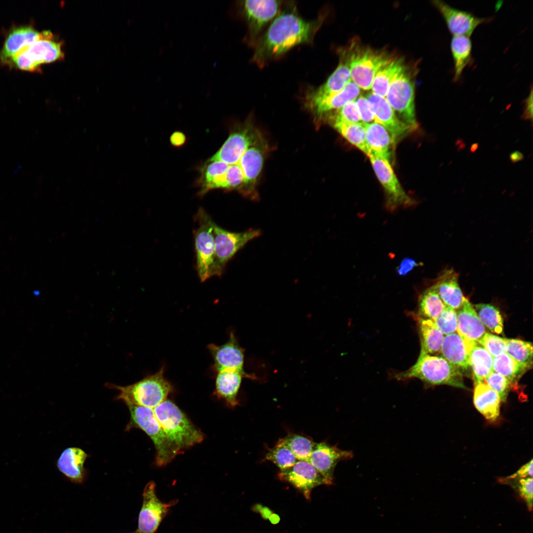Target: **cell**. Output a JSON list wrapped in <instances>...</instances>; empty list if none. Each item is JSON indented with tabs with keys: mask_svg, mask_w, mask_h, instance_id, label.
<instances>
[{
	"mask_svg": "<svg viewBox=\"0 0 533 533\" xmlns=\"http://www.w3.org/2000/svg\"><path fill=\"white\" fill-rule=\"evenodd\" d=\"M323 20L319 16L307 20L293 1L284 4L254 46L253 62L262 67L298 45L312 43Z\"/></svg>",
	"mask_w": 533,
	"mask_h": 533,
	"instance_id": "1",
	"label": "cell"
},
{
	"mask_svg": "<svg viewBox=\"0 0 533 533\" xmlns=\"http://www.w3.org/2000/svg\"><path fill=\"white\" fill-rule=\"evenodd\" d=\"M153 410L168 440L180 453L203 440L202 432L172 401L166 399Z\"/></svg>",
	"mask_w": 533,
	"mask_h": 533,
	"instance_id": "2",
	"label": "cell"
},
{
	"mask_svg": "<svg viewBox=\"0 0 533 533\" xmlns=\"http://www.w3.org/2000/svg\"><path fill=\"white\" fill-rule=\"evenodd\" d=\"M394 376L399 381L418 378L429 386L445 384L466 389L462 373L459 369L441 356L421 351L414 365Z\"/></svg>",
	"mask_w": 533,
	"mask_h": 533,
	"instance_id": "3",
	"label": "cell"
},
{
	"mask_svg": "<svg viewBox=\"0 0 533 533\" xmlns=\"http://www.w3.org/2000/svg\"><path fill=\"white\" fill-rule=\"evenodd\" d=\"M106 386L118 392L116 399L127 405L154 409L166 399L172 386L164 377L162 367L155 374L148 376L133 384L120 386L107 383Z\"/></svg>",
	"mask_w": 533,
	"mask_h": 533,
	"instance_id": "4",
	"label": "cell"
},
{
	"mask_svg": "<svg viewBox=\"0 0 533 533\" xmlns=\"http://www.w3.org/2000/svg\"><path fill=\"white\" fill-rule=\"evenodd\" d=\"M127 406L130 419L126 426V430L138 428L144 431L154 445L156 465L161 466L167 464L180 453L168 440L153 409L131 405Z\"/></svg>",
	"mask_w": 533,
	"mask_h": 533,
	"instance_id": "5",
	"label": "cell"
},
{
	"mask_svg": "<svg viewBox=\"0 0 533 533\" xmlns=\"http://www.w3.org/2000/svg\"><path fill=\"white\" fill-rule=\"evenodd\" d=\"M64 57L62 42L56 39L51 31H44L41 38L23 47L6 64L23 71L37 72L41 65Z\"/></svg>",
	"mask_w": 533,
	"mask_h": 533,
	"instance_id": "6",
	"label": "cell"
},
{
	"mask_svg": "<svg viewBox=\"0 0 533 533\" xmlns=\"http://www.w3.org/2000/svg\"><path fill=\"white\" fill-rule=\"evenodd\" d=\"M284 1L276 0H248L237 4L239 14L248 28L246 41L253 47L267 26L280 13Z\"/></svg>",
	"mask_w": 533,
	"mask_h": 533,
	"instance_id": "7",
	"label": "cell"
},
{
	"mask_svg": "<svg viewBox=\"0 0 533 533\" xmlns=\"http://www.w3.org/2000/svg\"><path fill=\"white\" fill-rule=\"evenodd\" d=\"M198 227L194 233L196 258V268L200 280L205 281L213 276L215 259V223L203 209H199L196 215Z\"/></svg>",
	"mask_w": 533,
	"mask_h": 533,
	"instance_id": "8",
	"label": "cell"
},
{
	"mask_svg": "<svg viewBox=\"0 0 533 533\" xmlns=\"http://www.w3.org/2000/svg\"><path fill=\"white\" fill-rule=\"evenodd\" d=\"M399 119L412 130L418 127L415 105V85L403 67L396 75L385 97Z\"/></svg>",
	"mask_w": 533,
	"mask_h": 533,
	"instance_id": "9",
	"label": "cell"
},
{
	"mask_svg": "<svg viewBox=\"0 0 533 533\" xmlns=\"http://www.w3.org/2000/svg\"><path fill=\"white\" fill-rule=\"evenodd\" d=\"M213 231L215 251L213 276H221L228 261L246 243L261 235L258 229L233 232L221 228L216 224Z\"/></svg>",
	"mask_w": 533,
	"mask_h": 533,
	"instance_id": "10",
	"label": "cell"
},
{
	"mask_svg": "<svg viewBox=\"0 0 533 533\" xmlns=\"http://www.w3.org/2000/svg\"><path fill=\"white\" fill-rule=\"evenodd\" d=\"M262 136L260 131L250 122L237 126L208 161H221L230 165H238L245 151Z\"/></svg>",
	"mask_w": 533,
	"mask_h": 533,
	"instance_id": "11",
	"label": "cell"
},
{
	"mask_svg": "<svg viewBox=\"0 0 533 533\" xmlns=\"http://www.w3.org/2000/svg\"><path fill=\"white\" fill-rule=\"evenodd\" d=\"M389 60L382 54L367 49L353 54L348 63L352 81L360 89H371L377 71Z\"/></svg>",
	"mask_w": 533,
	"mask_h": 533,
	"instance_id": "12",
	"label": "cell"
},
{
	"mask_svg": "<svg viewBox=\"0 0 533 533\" xmlns=\"http://www.w3.org/2000/svg\"><path fill=\"white\" fill-rule=\"evenodd\" d=\"M369 158L375 173L384 190L388 206L391 209H394L400 205L413 204L414 200L401 186L389 161L376 156L371 155Z\"/></svg>",
	"mask_w": 533,
	"mask_h": 533,
	"instance_id": "13",
	"label": "cell"
},
{
	"mask_svg": "<svg viewBox=\"0 0 533 533\" xmlns=\"http://www.w3.org/2000/svg\"><path fill=\"white\" fill-rule=\"evenodd\" d=\"M173 503L160 501L156 495L155 483L149 482L143 491L137 531L139 533H155Z\"/></svg>",
	"mask_w": 533,
	"mask_h": 533,
	"instance_id": "14",
	"label": "cell"
},
{
	"mask_svg": "<svg viewBox=\"0 0 533 533\" xmlns=\"http://www.w3.org/2000/svg\"><path fill=\"white\" fill-rule=\"evenodd\" d=\"M278 477L299 490L306 499L310 498L315 487L327 485L324 477L308 460H298L291 467L280 470Z\"/></svg>",
	"mask_w": 533,
	"mask_h": 533,
	"instance_id": "15",
	"label": "cell"
},
{
	"mask_svg": "<svg viewBox=\"0 0 533 533\" xmlns=\"http://www.w3.org/2000/svg\"><path fill=\"white\" fill-rule=\"evenodd\" d=\"M433 4L442 15L453 36L470 37L478 26L491 19L478 17L469 12L453 7L442 0H433Z\"/></svg>",
	"mask_w": 533,
	"mask_h": 533,
	"instance_id": "16",
	"label": "cell"
},
{
	"mask_svg": "<svg viewBox=\"0 0 533 533\" xmlns=\"http://www.w3.org/2000/svg\"><path fill=\"white\" fill-rule=\"evenodd\" d=\"M353 456L351 451L343 450L322 442L315 443L308 461L324 477L327 485H331L338 463L350 459Z\"/></svg>",
	"mask_w": 533,
	"mask_h": 533,
	"instance_id": "17",
	"label": "cell"
},
{
	"mask_svg": "<svg viewBox=\"0 0 533 533\" xmlns=\"http://www.w3.org/2000/svg\"><path fill=\"white\" fill-rule=\"evenodd\" d=\"M267 144L262 136L245 151L238 165L245 178V184L241 192L245 196L253 194L257 179L262 171Z\"/></svg>",
	"mask_w": 533,
	"mask_h": 533,
	"instance_id": "18",
	"label": "cell"
},
{
	"mask_svg": "<svg viewBox=\"0 0 533 533\" xmlns=\"http://www.w3.org/2000/svg\"><path fill=\"white\" fill-rule=\"evenodd\" d=\"M375 116V122L383 126L390 134L393 142L412 130L402 121L385 97L372 92L366 94Z\"/></svg>",
	"mask_w": 533,
	"mask_h": 533,
	"instance_id": "19",
	"label": "cell"
},
{
	"mask_svg": "<svg viewBox=\"0 0 533 533\" xmlns=\"http://www.w3.org/2000/svg\"><path fill=\"white\" fill-rule=\"evenodd\" d=\"M208 348L213 356L214 367L217 372L232 370L245 373L243 370L244 350L239 345L233 333H230L229 340L225 344H209Z\"/></svg>",
	"mask_w": 533,
	"mask_h": 533,
	"instance_id": "20",
	"label": "cell"
},
{
	"mask_svg": "<svg viewBox=\"0 0 533 533\" xmlns=\"http://www.w3.org/2000/svg\"><path fill=\"white\" fill-rule=\"evenodd\" d=\"M351 80L348 63L340 62L323 84L307 90L305 96V104L319 101L339 92Z\"/></svg>",
	"mask_w": 533,
	"mask_h": 533,
	"instance_id": "21",
	"label": "cell"
},
{
	"mask_svg": "<svg viewBox=\"0 0 533 533\" xmlns=\"http://www.w3.org/2000/svg\"><path fill=\"white\" fill-rule=\"evenodd\" d=\"M456 311L457 333L463 340L478 342L486 331L473 305L466 299L462 305Z\"/></svg>",
	"mask_w": 533,
	"mask_h": 533,
	"instance_id": "22",
	"label": "cell"
},
{
	"mask_svg": "<svg viewBox=\"0 0 533 533\" xmlns=\"http://www.w3.org/2000/svg\"><path fill=\"white\" fill-rule=\"evenodd\" d=\"M43 31L39 32L30 26L13 29L8 34L0 51V62H7L21 49L41 38Z\"/></svg>",
	"mask_w": 533,
	"mask_h": 533,
	"instance_id": "23",
	"label": "cell"
},
{
	"mask_svg": "<svg viewBox=\"0 0 533 533\" xmlns=\"http://www.w3.org/2000/svg\"><path fill=\"white\" fill-rule=\"evenodd\" d=\"M458 274L453 269L444 270L433 285L444 304L456 310L466 299L458 282Z\"/></svg>",
	"mask_w": 533,
	"mask_h": 533,
	"instance_id": "24",
	"label": "cell"
},
{
	"mask_svg": "<svg viewBox=\"0 0 533 533\" xmlns=\"http://www.w3.org/2000/svg\"><path fill=\"white\" fill-rule=\"evenodd\" d=\"M88 457L81 449L69 447L65 449L58 459L57 466L59 471L76 483H82L85 477L84 464Z\"/></svg>",
	"mask_w": 533,
	"mask_h": 533,
	"instance_id": "25",
	"label": "cell"
},
{
	"mask_svg": "<svg viewBox=\"0 0 533 533\" xmlns=\"http://www.w3.org/2000/svg\"><path fill=\"white\" fill-rule=\"evenodd\" d=\"M363 124L368 150L367 156H378L389 161L391 149L394 145L389 133L383 126L377 122Z\"/></svg>",
	"mask_w": 533,
	"mask_h": 533,
	"instance_id": "26",
	"label": "cell"
},
{
	"mask_svg": "<svg viewBox=\"0 0 533 533\" xmlns=\"http://www.w3.org/2000/svg\"><path fill=\"white\" fill-rule=\"evenodd\" d=\"M246 373L227 370L217 372L215 381V393L232 408L238 405L237 399L243 377H250Z\"/></svg>",
	"mask_w": 533,
	"mask_h": 533,
	"instance_id": "27",
	"label": "cell"
},
{
	"mask_svg": "<svg viewBox=\"0 0 533 533\" xmlns=\"http://www.w3.org/2000/svg\"><path fill=\"white\" fill-rule=\"evenodd\" d=\"M440 353L461 373H465L470 369L465 342L457 332L444 336Z\"/></svg>",
	"mask_w": 533,
	"mask_h": 533,
	"instance_id": "28",
	"label": "cell"
},
{
	"mask_svg": "<svg viewBox=\"0 0 533 533\" xmlns=\"http://www.w3.org/2000/svg\"><path fill=\"white\" fill-rule=\"evenodd\" d=\"M463 340L474 383L484 382L486 378L493 371V357L478 342Z\"/></svg>",
	"mask_w": 533,
	"mask_h": 533,
	"instance_id": "29",
	"label": "cell"
},
{
	"mask_svg": "<svg viewBox=\"0 0 533 533\" xmlns=\"http://www.w3.org/2000/svg\"><path fill=\"white\" fill-rule=\"evenodd\" d=\"M500 400L496 392L484 382L474 383L473 403L488 420L495 421L500 414Z\"/></svg>",
	"mask_w": 533,
	"mask_h": 533,
	"instance_id": "30",
	"label": "cell"
},
{
	"mask_svg": "<svg viewBox=\"0 0 533 533\" xmlns=\"http://www.w3.org/2000/svg\"><path fill=\"white\" fill-rule=\"evenodd\" d=\"M360 93V89L351 80L339 92L305 105L315 114L321 116L328 112L341 108L351 101L355 100Z\"/></svg>",
	"mask_w": 533,
	"mask_h": 533,
	"instance_id": "31",
	"label": "cell"
},
{
	"mask_svg": "<svg viewBox=\"0 0 533 533\" xmlns=\"http://www.w3.org/2000/svg\"><path fill=\"white\" fill-rule=\"evenodd\" d=\"M229 165L221 161H207L201 169L197 184L200 187L199 194L204 195L211 190H226V174Z\"/></svg>",
	"mask_w": 533,
	"mask_h": 533,
	"instance_id": "32",
	"label": "cell"
},
{
	"mask_svg": "<svg viewBox=\"0 0 533 533\" xmlns=\"http://www.w3.org/2000/svg\"><path fill=\"white\" fill-rule=\"evenodd\" d=\"M419 326L421 352L434 355L440 353L444 335L433 320L415 315Z\"/></svg>",
	"mask_w": 533,
	"mask_h": 533,
	"instance_id": "33",
	"label": "cell"
},
{
	"mask_svg": "<svg viewBox=\"0 0 533 533\" xmlns=\"http://www.w3.org/2000/svg\"><path fill=\"white\" fill-rule=\"evenodd\" d=\"M451 50L454 61V81H458L464 68L471 59L472 42L469 37L453 36L451 41Z\"/></svg>",
	"mask_w": 533,
	"mask_h": 533,
	"instance_id": "34",
	"label": "cell"
},
{
	"mask_svg": "<svg viewBox=\"0 0 533 533\" xmlns=\"http://www.w3.org/2000/svg\"><path fill=\"white\" fill-rule=\"evenodd\" d=\"M399 60H389L377 71L372 85V93L385 97L392 80L403 68Z\"/></svg>",
	"mask_w": 533,
	"mask_h": 533,
	"instance_id": "35",
	"label": "cell"
},
{
	"mask_svg": "<svg viewBox=\"0 0 533 533\" xmlns=\"http://www.w3.org/2000/svg\"><path fill=\"white\" fill-rule=\"evenodd\" d=\"M529 370L506 352L493 357V371L506 378L512 385Z\"/></svg>",
	"mask_w": 533,
	"mask_h": 533,
	"instance_id": "36",
	"label": "cell"
},
{
	"mask_svg": "<svg viewBox=\"0 0 533 533\" xmlns=\"http://www.w3.org/2000/svg\"><path fill=\"white\" fill-rule=\"evenodd\" d=\"M333 126L347 141L368 155L365 129L363 123L333 120Z\"/></svg>",
	"mask_w": 533,
	"mask_h": 533,
	"instance_id": "37",
	"label": "cell"
},
{
	"mask_svg": "<svg viewBox=\"0 0 533 533\" xmlns=\"http://www.w3.org/2000/svg\"><path fill=\"white\" fill-rule=\"evenodd\" d=\"M446 306L432 286L420 296L419 302L418 314L417 315L434 321Z\"/></svg>",
	"mask_w": 533,
	"mask_h": 533,
	"instance_id": "38",
	"label": "cell"
},
{
	"mask_svg": "<svg viewBox=\"0 0 533 533\" xmlns=\"http://www.w3.org/2000/svg\"><path fill=\"white\" fill-rule=\"evenodd\" d=\"M474 308L485 327L493 333H503V318L496 307L490 304H479L474 305Z\"/></svg>",
	"mask_w": 533,
	"mask_h": 533,
	"instance_id": "39",
	"label": "cell"
},
{
	"mask_svg": "<svg viewBox=\"0 0 533 533\" xmlns=\"http://www.w3.org/2000/svg\"><path fill=\"white\" fill-rule=\"evenodd\" d=\"M281 439L299 460H308L316 443L308 437L294 433Z\"/></svg>",
	"mask_w": 533,
	"mask_h": 533,
	"instance_id": "40",
	"label": "cell"
},
{
	"mask_svg": "<svg viewBox=\"0 0 533 533\" xmlns=\"http://www.w3.org/2000/svg\"><path fill=\"white\" fill-rule=\"evenodd\" d=\"M506 353L519 363L529 369L533 366V344L532 343L518 339L505 338Z\"/></svg>",
	"mask_w": 533,
	"mask_h": 533,
	"instance_id": "41",
	"label": "cell"
},
{
	"mask_svg": "<svg viewBox=\"0 0 533 533\" xmlns=\"http://www.w3.org/2000/svg\"><path fill=\"white\" fill-rule=\"evenodd\" d=\"M265 460L273 462L280 470L291 467L298 460L281 439L273 448L268 450Z\"/></svg>",
	"mask_w": 533,
	"mask_h": 533,
	"instance_id": "42",
	"label": "cell"
},
{
	"mask_svg": "<svg viewBox=\"0 0 533 533\" xmlns=\"http://www.w3.org/2000/svg\"><path fill=\"white\" fill-rule=\"evenodd\" d=\"M484 382L496 392L501 402H506L512 385L506 378L493 371L486 378Z\"/></svg>",
	"mask_w": 533,
	"mask_h": 533,
	"instance_id": "43",
	"label": "cell"
},
{
	"mask_svg": "<svg viewBox=\"0 0 533 533\" xmlns=\"http://www.w3.org/2000/svg\"><path fill=\"white\" fill-rule=\"evenodd\" d=\"M434 321L437 328L444 336L457 332L456 311L449 306L446 305Z\"/></svg>",
	"mask_w": 533,
	"mask_h": 533,
	"instance_id": "44",
	"label": "cell"
},
{
	"mask_svg": "<svg viewBox=\"0 0 533 533\" xmlns=\"http://www.w3.org/2000/svg\"><path fill=\"white\" fill-rule=\"evenodd\" d=\"M478 343L493 357L506 352L505 338L486 332Z\"/></svg>",
	"mask_w": 533,
	"mask_h": 533,
	"instance_id": "45",
	"label": "cell"
},
{
	"mask_svg": "<svg viewBox=\"0 0 533 533\" xmlns=\"http://www.w3.org/2000/svg\"><path fill=\"white\" fill-rule=\"evenodd\" d=\"M336 111L333 120L349 123H362L355 100L347 103Z\"/></svg>",
	"mask_w": 533,
	"mask_h": 533,
	"instance_id": "46",
	"label": "cell"
},
{
	"mask_svg": "<svg viewBox=\"0 0 533 533\" xmlns=\"http://www.w3.org/2000/svg\"><path fill=\"white\" fill-rule=\"evenodd\" d=\"M516 487L520 495L526 502L530 510L533 506V477L521 478L518 480Z\"/></svg>",
	"mask_w": 533,
	"mask_h": 533,
	"instance_id": "47",
	"label": "cell"
},
{
	"mask_svg": "<svg viewBox=\"0 0 533 533\" xmlns=\"http://www.w3.org/2000/svg\"><path fill=\"white\" fill-rule=\"evenodd\" d=\"M355 102L363 123L375 122V116L370 104L365 96H359Z\"/></svg>",
	"mask_w": 533,
	"mask_h": 533,
	"instance_id": "48",
	"label": "cell"
},
{
	"mask_svg": "<svg viewBox=\"0 0 533 533\" xmlns=\"http://www.w3.org/2000/svg\"><path fill=\"white\" fill-rule=\"evenodd\" d=\"M533 459L522 466L516 472L504 479V481L533 477Z\"/></svg>",
	"mask_w": 533,
	"mask_h": 533,
	"instance_id": "49",
	"label": "cell"
},
{
	"mask_svg": "<svg viewBox=\"0 0 533 533\" xmlns=\"http://www.w3.org/2000/svg\"><path fill=\"white\" fill-rule=\"evenodd\" d=\"M419 266V263L415 260L410 258H405L399 265L397 268V272L400 276H405Z\"/></svg>",
	"mask_w": 533,
	"mask_h": 533,
	"instance_id": "50",
	"label": "cell"
},
{
	"mask_svg": "<svg viewBox=\"0 0 533 533\" xmlns=\"http://www.w3.org/2000/svg\"><path fill=\"white\" fill-rule=\"evenodd\" d=\"M186 139V136L184 133L180 131H176L171 135L170 142L174 147H180L185 144Z\"/></svg>",
	"mask_w": 533,
	"mask_h": 533,
	"instance_id": "51",
	"label": "cell"
},
{
	"mask_svg": "<svg viewBox=\"0 0 533 533\" xmlns=\"http://www.w3.org/2000/svg\"><path fill=\"white\" fill-rule=\"evenodd\" d=\"M525 109L523 117L525 119H532L533 117V90L531 88L529 96L525 100Z\"/></svg>",
	"mask_w": 533,
	"mask_h": 533,
	"instance_id": "52",
	"label": "cell"
},
{
	"mask_svg": "<svg viewBox=\"0 0 533 533\" xmlns=\"http://www.w3.org/2000/svg\"><path fill=\"white\" fill-rule=\"evenodd\" d=\"M524 158L523 154L519 151H515L510 155V160L513 162H516L522 160Z\"/></svg>",
	"mask_w": 533,
	"mask_h": 533,
	"instance_id": "53",
	"label": "cell"
},
{
	"mask_svg": "<svg viewBox=\"0 0 533 533\" xmlns=\"http://www.w3.org/2000/svg\"><path fill=\"white\" fill-rule=\"evenodd\" d=\"M259 512L262 517L265 519H268L269 516L272 514V511L267 507H263Z\"/></svg>",
	"mask_w": 533,
	"mask_h": 533,
	"instance_id": "54",
	"label": "cell"
},
{
	"mask_svg": "<svg viewBox=\"0 0 533 533\" xmlns=\"http://www.w3.org/2000/svg\"><path fill=\"white\" fill-rule=\"evenodd\" d=\"M268 519H269V520L270 521V522H271V523L272 524H274V525L278 523L279 522V521H280V517H279V516L277 514H275V513H272L269 516Z\"/></svg>",
	"mask_w": 533,
	"mask_h": 533,
	"instance_id": "55",
	"label": "cell"
},
{
	"mask_svg": "<svg viewBox=\"0 0 533 533\" xmlns=\"http://www.w3.org/2000/svg\"><path fill=\"white\" fill-rule=\"evenodd\" d=\"M263 507V506H262L261 505H260V504H257L256 505H255V507L254 508V509H253V510H256V511H257V512H259V511H260V510H261V508H262Z\"/></svg>",
	"mask_w": 533,
	"mask_h": 533,
	"instance_id": "56",
	"label": "cell"
},
{
	"mask_svg": "<svg viewBox=\"0 0 533 533\" xmlns=\"http://www.w3.org/2000/svg\"><path fill=\"white\" fill-rule=\"evenodd\" d=\"M138 533V532L137 531H136L135 532H133V533Z\"/></svg>",
	"mask_w": 533,
	"mask_h": 533,
	"instance_id": "57",
	"label": "cell"
}]
</instances>
